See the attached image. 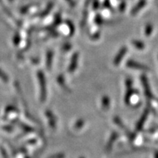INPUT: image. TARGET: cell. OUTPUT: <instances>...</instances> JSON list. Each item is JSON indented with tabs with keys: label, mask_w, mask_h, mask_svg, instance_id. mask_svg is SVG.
I'll return each instance as SVG.
<instances>
[{
	"label": "cell",
	"mask_w": 158,
	"mask_h": 158,
	"mask_svg": "<svg viewBox=\"0 0 158 158\" xmlns=\"http://www.w3.org/2000/svg\"><path fill=\"white\" fill-rule=\"evenodd\" d=\"M45 115L46 118H48V124L49 127H50L52 130H55L56 127V118H55V116L54 114H52V112H51V110H45Z\"/></svg>",
	"instance_id": "cell-3"
},
{
	"label": "cell",
	"mask_w": 158,
	"mask_h": 158,
	"mask_svg": "<svg viewBox=\"0 0 158 158\" xmlns=\"http://www.w3.org/2000/svg\"><path fill=\"white\" fill-rule=\"evenodd\" d=\"M78 54H75L72 57V60L70 64V67L68 68L69 73H73L76 68H77V64H78Z\"/></svg>",
	"instance_id": "cell-6"
},
{
	"label": "cell",
	"mask_w": 158,
	"mask_h": 158,
	"mask_svg": "<svg viewBox=\"0 0 158 158\" xmlns=\"http://www.w3.org/2000/svg\"><path fill=\"white\" fill-rule=\"evenodd\" d=\"M53 57H54V52L48 51L46 54V67L48 68V70H51V68Z\"/></svg>",
	"instance_id": "cell-9"
},
{
	"label": "cell",
	"mask_w": 158,
	"mask_h": 158,
	"mask_svg": "<svg viewBox=\"0 0 158 158\" xmlns=\"http://www.w3.org/2000/svg\"><path fill=\"white\" fill-rule=\"evenodd\" d=\"M145 5H146L145 0H141V1L139 2L138 5L135 6V7H134V9L132 10V13H133V15L136 14V13H137L140 10L143 8L144 6H145Z\"/></svg>",
	"instance_id": "cell-10"
},
{
	"label": "cell",
	"mask_w": 158,
	"mask_h": 158,
	"mask_svg": "<svg viewBox=\"0 0 158 158\" xmlns=\"http://www.w3.org/2000/svg\"><path fill=\"white\" fill-rule=\"evenodd\" d=\"M142 81H143V85L144 87V90H145L146 96H147L148 98H153L151 90H150L149 89V84H148L147 79H146L145 77H143V78H142Z\"/></svg>",
	"instance_id": "cell-7"
},
{
	"label": "cell",
	"mask_w": 158,
	"mask_h": 158,
	"mask_svg": "<svg viewBox=\"0 0 158 158\" xmlns=\"http://www.w3.org/2000/svg\"><path fill=\"white\" fill-rule=\"evenodd\" d=\"M37 79H38L39 85H40V101L45 102L46 99V82H45V78L43 72L37 73Z\"/></svg>",
	"instance_id": "cell-2"
},
{
	"label": "cell",
	"mask_w": 158,
	"mask_h": 158,
	"mask_svg": "<svg viewBox=\"0 0 158 158\" xmlns=\"http://www.w3.org/2000/svg\"><path fill=\"white\" fill-rule=\"evenodd\" d=\"M71 49V45L70 43H66V44H64L62 47V51H67L68 50Z\"/></svg>",
	"instance_id": "cell-19"
},
{
	"label": "cell",
	"mask_w": 158,
	"mask_h": 158,
	"mask_svg": "<svg viewBox=\"0 0 158 158\" xmlns=\"http://www.w3.org/2000/svg\"><path fill=\"white\" fill-rule=\"evenodd\" d=\"M10 2H11V1H13V0H10Z\"/></svg>",
	"instance_id": "cell-22"
},
{
	"label": "cell",
	"mask_w": 158,
	"mask_h": 158,
	"mask_svg": "<svg viewBox=\"0 0 158 158\" xmlns=\"http://www.w3.org/2000/svg\"><path fill=\"white\" fill-rule=\"evenodd\" d=\"M95 22H96L97 23H98V24H99V25L101 24L102 22L101 17L99 16V15H98V16H97L96 19H95Z\"/></svg>",
	"instance_id": "cell-20"
},
{
	"label": "cell",
	"mask_w": 158,
	"mask_h": 158,
	"mask_svg": "<svg viewBox=\"0 0 158 158\" xmlns=\"http://www.w3.org/2000/svg\"><path fill=\"white\" fill-rule=\"evenodd\" d=\"M0 83L2 85H7L10 83L8 76L1 68H0Z\"/></svg>",
	"instance_id": "cell-8"
},
{
	"label": "cell",
	"mask_w": 158,
	"mask_h": 158,
	"mask_svg": "<svg viewBox=\"0 0 158 158\" xmlns=\"http://www.w3.org/2000/svg\"><path fill=\"white\" fill-rule=\"evenodd\" d=\"M102 108L104 109H108L110 106V99L108 98V97L105 96L102 98Z\"/></svg>",
	"instance_id": "cell-13"
},
{
	"label": "cell",
	"mask_w": 158,
	"mask_h": 158,
	"mask_svg": "<svg viewBox=\"0 0 158 158\" xmlns=\"http://www.w3.org/2000/svg\"><path fill=\"white\" fill-rule=\"evenodd\" d=\"M124 8H125V4H124V2H123L122 3L121 5H120V10L124 11Z\"/></svg>",
	"instance_id": "cell-21"
},
{
	"label": "cell",
	"mask_w": 158,
	"mask_h": 158,
	"mask_svg": "<svg viewBox=\"0 0 158 158\" xmlns=\"http://www.w3.org/2000/svg\"><path fill=\"white\" fill-rule=\"evenodd\" d=\"M133 45H134V47H135L136 48L139 49V50H143V49L145 48V45H144V43L141 42V41L138 40H133Z\"/></svg>",
	"instance_id": "cell-15"
},
{
	"label": "cell",
	"mask_w": 158,
	"mask_h": 158,
	"mask_svg": "<svg viewBox=\"0 0 158 158\" xmlns=\"http://www.w3.org/2000/svg\"><path fill=\"white\" fill-rule=\"evenodd\" d=\"M153 31V27L152 25L151 24H147L146 26V28H145V35L146 36H149L150 35L152 34Z\"/></svg>",
	"instance_id": "cell-16"
},
{
	"label": "cell",
	"mask_w": 158,
	"mask_h": 158,
	"mask_svg": "<svg viewBox=\"0 0 158 158\" xmlns=\"http://www.w3.org/2000/svg\"><path fill=\"white\" fill-rule=\"evenodd\" d=\"M21 43V37H20L19 34H16L15 35V36L13 37V44L15 47L19 46L20 44Z\"/></svg>",
	"instance_id": "cell-14"
},
{
	"label": "cell",
	"mask_w": 158,
	"mask_h": 158,
	"mask_svg": "<svg viewBox=\"0 0 158 158\" xmlns=\"http://www.w3.org/2000/svg\"><path fill=\"white\" fill-rule=\"evenodd\" d=\"M127 66L129 67L130 68H133V69H138V70H149V68H147V66L145 65H143L141 64H139V63L134 62L133 60H129L127 62Z\"/></svg>",
	"instance_id": "cell-4"
},
{
	"label": "cell",
	"mask_w": 158,
	"mask_h": 158,
	"mask_svg": "<svg viewBox=\"0 0 158 158\" xmlns=\"http://www.w3.org/2000/svg\"><path fill=\"white\" fill-rule=\"evenodd\" d=\"M52 3H50V5H49L48 6V8H46V10H44V12H43V13H42V14L40 15V16H45V15H46L47 14H48V13H49V10H50L52 8Z\"/></svg>",
	"instance_id": "cell-17"
},
{
	"label": "cell",
	"mask_w": 158,
	"mask_h": 158,
	"mask_svg": "<svg viewBox=\"0 0 158 158\" xmlns=\"http://www.w3.org/2000/svg\"><path fill=\"white\" fill-rule=\"evenodd\" d=\"M127 51V49L126 47H123V48H122L121 50L119 51L118 54L116 55V56L115 57V59H114V64H115L116 66V65H118V64L121 62L122 58L125 56Z\"/></svg>",
	"instance_id": "cell-5"
},
{
	"label": "cell",
	"mask_w": 158,
	"mask_h": 158,
	"mask_svg": "<svg viewBox=\"0 0 158 158\" xmlns=\"http://www.w3.org/2000/svg\"><path fill=\"white\" fill-rule=\"evenodd\" d=\"M147 115H148V110H146V111L144 112V114H143V116H142V118H141V119H140V121L138 122V123L137 124V130H141L142 127L143 126V124H144L143 122L146 120V118H147Z\"/></svg>",
	"instance_id": "cell-11"
},
{
	"label": "cell",
	"mask_w": 158,
	"mask_h": 158,
	"mask_svg": "<svg viewBox=\"0 0 158 158\" xmlns=\"http://www.w3.org/2000/svg\"><path fill=\"white\" fill-rule=\"evenodd\" d=\"M19 116V111L16 108L13 106H7L4 110L2 116L3 120L9 123H13L18 121Z\"/></svg>",
	"instance_id": "cell-1"
},
{
	"label": "cell",
	"mask_w": 158,
	"mask_h": 158,
	"mask_svg": "<svg viewBox=\"0 0 158 158\" xmlns=\"http://www.w3.org/2000/svg\"><path fill=\"white\" fill-rule=\"evenodd\" d=\"M84 120H82V119H80L79 120V121L77 122V124H76V125H75V128H81V127H83V126H84Z\"/></svg>",
	"instance_id": "cell-18"
},
{
	"label": "cell",
	"mask_w": 158,
	"mask_h": 158,
	"mask_svg": "<svg viewBox=\"0 0 158 158\" xmlns=\"http://www.w3.org/2000/svg\"><path fill=\"white\" fill-rule=\"evenodd\" d=\"M15 128L13 127H12L10 125H5V126H2L1 128L2 131L4 132L5 133H9V134H13L14 133L15 131Z\"/></svg>",
	"instance_id": "cell-12"
}]
</instances>
